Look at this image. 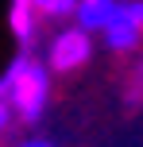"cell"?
I'll return each mask as SVG.
<instances>
[{
	"label": "cell",
	"instance_id": "cell-1",
	"mask_svg": "<svg viewBox=\"0 0 143 147\" xmlns=\"http://www.w3.org/2000/svg\"><path fill=\"white\" fill-rule=\"evenodd\" d=\"M0 97L8 101V109L23 120V124H35L46 109V97H50V78L46 66L35 54H15L8 62V70L0 74Z\"/></svg>",
	"mask_w": 143,
	"mask_h": 147
},
{
	"label": "cell",
	"instance_id": "cell-2",
	"mask_svg": "<svg viewBox=\"0 0 143 147\" xmlns=\"http://www.w3.org/2000/svg\"><path fill=\"white\" fill-rule=\"evenodd\" d=\"M101 35H105L108 51H120V54L136 51L139 35H143V0H120V12L112 16V23Z\"/></svg>",
	"mask_w": 143,
	"mask_h": 147
},
{
	"label": "cell",
	"instance_id": "cell-3",
	"mask_svg": "<svg viewBox=\"0 0 143 147\" xmlns=\"http://www.w3.org/2000/svg\"><path fill=\"white\" fill-rule=\"evenodd\" d=\"M89 54H93L89 35H85L81 27H66L62 35H54V43H50V66L58 74H74V70H81L85 62H89Z\"/></svg>",
	"mask_w": 143,
	"mask_h": 147
},
{
	"label": "cell",
	"instance_id": "cell-4",
	"mask_svg": "<svg viewBox=\"0 0 143 147\" xmlns=\"http://www.w3.org/2000/svg\"><path fill=\"white\" fill-rule=\"evenodd\" d=\"M116 12H120V0H77L74 20L85 35H93V31H105Z\"/></svg>",
	"mask_w": 143,
	"mask_h": 147
},
{
	"label": "cell",
	"instance_id": "cell-5",
	"mask_svg": "<svg viewBox=\"0 0 143 147\" xmlns=\"http://www.w3.org/2000/svg\"><path fill=\"white\" fill-rule=\"evenodd\" d=\"M8 27H12L19 51L31 54V47H35V12L23 8V4H12V12H8Z\"/></svg>",
	"mask_w": 143,
	"mask_h": 147
},
{
	"label": "cell",
	"instance_id": "cell-6",
	"mask_svg": "<svg viewBox=\"0 0 143 147\" xmlns=\"http://www.w3.org/2000/svg\"><path fill=\"white\" fill-rule=\"evenodd\" d=\"M12 4L31 8L35 16H54V20H62V16H74L77 0H12Z\"/></svg>",
	"mask_w": 143,
	"mask_h": 147
},
{
	"label": "cell",
	"instance_id": "cell-7",
	"mask_svg": "<svg viewBox=\"0 0 143 147\" xmlns=\"http://www.w3.org/2000/svg\"><path fill=\"white\" fill-rule=\"evenodd\" d=\"M128 105H143V62L136 66V78H132V89H128Z\"/></svg>",
	"mask_w": 143,
	"mask_h": 147
},
{
	"label": "cell",
	"instance_id": "cell-8",
	"mask_svg": "<svg viewBox=\"0 0 143 147\" xmlns=\"http://www.w3.org/2000/svg\"><path fill=\"white\" fill-rule=\"evenodd\" d=\"M8 124H12V109H8V101L0 97V132H4Z\"/></svg>",
	"mask_w": 143,
	"mask_h": 147
},
{
	"label": "cell",
	"instance_id": "cell-9",
	"mask_svg": "<svg viewBox=\"0 0 143 147\" xmlns=\"http://www.w3.org/2000/svg\"><path fill=\"white\" fill-rule=\"evenodd\" d=\"M23 147H54V143H50V140H27Z\"/></svg>",
	"mask_w": 143,
	"mask_h": 147
}]
</instances>
